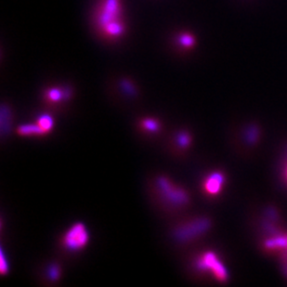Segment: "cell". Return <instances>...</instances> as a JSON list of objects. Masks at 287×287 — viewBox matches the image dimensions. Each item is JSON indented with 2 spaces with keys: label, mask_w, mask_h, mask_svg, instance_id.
Wrapping results in <instances>:
<instances>
[{
  "label": "cell",
  "mask_w": 287,
  "mask_h": 287,
  "mask_svg": "<svg viewBox=\"0 0 287 287\" xmlns=\"http://www.w3.org/2000/svg\"><path fill=\"white\" fill-rule=\"evenodd\" d=\"M194 265L200 271H211L218 281L224 282L229 278L223 264L212 251H207L198 256L194 261Z\"/></svg>",
  "instance_id": "obj_5"
},
{
  "label": "cell",
  "mask_w": 287,
  "mask_h": 287,
  "mask_svg": "<svg viewBox=\"0 0 287 287\" xmlns=\"http://www.w3.org/2000/svg\"><path fill=\"white\" fill-rule=\"evenodd\" d=\"M13 115L11 107L6 103H3L1 106L0 113V124H1V135L2 137L8 136L13 127Z\"/></svg>",
  "instance_id": "obj_8"
},
{
  "label": "cell",
  "mask_w": 287,
  "mask_h": 287,
  "mask_svg": "<svg viewBox=\"0 0 287 287\" xmlns=\"http://www.w3.org/2000/svg\"><path fill=\"white\" fill-rule=\"evenodd\" d=\"M284 174H285V179H286V181H287V167H286V169H285V172H284Z\"/></svg>",
  "instance_id": "obj_17"
},
{
  "label": "cell",
  "mask_w": 287,
  "mask_h": 287,
  "mask_svg": "<svg viewBox=\"0 0 287 287\" xmlns=\"http://www.w3.org/2000/svg\"><path fill=\"white\" fill-rule=\"evenodd\" d=\"M225 183V176L221 172H213L203 181L202 189L208 196H216L222 191Z\"/></svg>",
  "instance_id": "obj_6"
},
{
  "label": "cell",
  "mask_w": 287,
  "mask_h": 287,
  "mask_svg": "<svg viewBox=\"0 0 287 287\" xmlns=\"http://www.w3.org/2000/svg\"><path fill=\"white\" fill-rule=\"evenodd\" d=\"M62 269L57 263H52L46 269V278L51 281H59L61 279Z\"/></svg>",
  "instance_id": "obj_14"
},
{
  "label": "cell",
  "mask_w": 287,
  "mask_h": 287,
  "mask_svg": "<svg viewBox=\"0 0 287 287\" xmlns=\"http://www.w3.org/2000/svg\"><path fill=\"white\" fill-rule=\"evenodd\" d=\"M139 126L141 131L146 132L148 134H156L161 130L162 125L157 118L145 117L140 120Z\"/></svg>",
  "instance_id": "obj_11"
},
{
  "label": "cell",
  "mask_w": 287,
  "mask_h": 287,
  "mask_svg": "<svg viewBox=\"0 0 287 287\" xmlns=\"http://www.w3.org/2000/svg\"><path fill=\"white\" fill-rule=\"evenodd\" d=\"M72 89L70 88H60V87H51L46 88L44 92L45 101L55 104L60 103L61 101H66L72 96Z\"/></svg>",
  "instance_id": "obj_7"
},
{
  "label": "cell",
  "mask_w": 287,
  "mask_h": 287,
  "mask_svg": "<svg viewBox=\"0 0 287 287\" xmlns=\"http://www.w3.org/2000/svg\"><path fill=\"white\" fill-rule=\"evenodd\" d=\"M175 44L181 50H191L195 45V38L191 33L181 32L176 36Z\"/></svg>",
  "instance_id": "obj_10"
},
{
  "label": "cell",
  "mask_w": 287,
  "mask_h": 287,
  "mask_svg": "<svg viewBox=\"0 0 287 287\" xmlns=\"http://www.w3.org/2000/svg\"><path fill=\"white\" fill-rule=\"evenodd\" d=\"M89 232L82 222L72 225L62 237V245L69 252H78L84 249L89 242Z\"/></svg>",
  "instance_id": "obj_4"
},
{
  "label": "cell",
  "mask_w": 287,
  "mask_h": 287,
  "mask_svg": "<svg viewBox=\"0 0 287 287\" xmlns=\"http://www.w3.org/2000/svg\"><path fill=\"white\" fill-rule=\"evenodd\" d=\"M92 22L100 38L109 42L118 41L126 33L122 0H99Z\"/></svg>",
  "instance_id": "obj_1"
},
{
  "label": "cell",
  "mask_w": 287,
  "mask_h": 287,
  "mask_svg": "<svg viewBox=\"0 0 287 287\" xmlns=\"http://www.w3.org/2000/svg\"><path fill=\"white\" fill-rule=\"evenodd\" d=\"M36 123L48 134L53 129L54 119L49 113H42L37 118Z\"/></svg>",
  "instance_id": "obj_12"
},
{
  "label": "cell",
  "mask_w": 287,
  "mask_h": 287,
  "mask_svg": "<svg viewBox=\"0 0 287 287\" xmlns=\"http://www.w3.org/2000/svg\"><path fill=\"white\" fill-rule=\"evenodd\" d=\"M17 133L24 137H42L47 134L37 123L20 125L17 128Z\"/></svg>",
  "instance_id": "obj_9"
},
{
  "label": "cell",
  "mask_w": 287,
  "mask_h": 287,
  "mask_svg": "<svg viewBox=\"0 0 287 287\" xmlns=\"http://www.w3.org/2000/svg\"><path fill=\"white\" fill-rule=\"evenodd\" d=\"M176 146L181 150H185L192 144V136L186 131L179 132L175 136Z\"/></svg>",
  "instance_id": "obj_13"
},
{
  "label": "cell",
  "mask_w": 287,
  "mask_h": 287,
  "mask_svg": "<svg viewBox=\"0 0 287 287\" xmlns=\"http://www.w3.org/2000/svg\"><path fill=\"white\" fill-rule=\"evenodd\" d=\"M211 227V221L207 218H196L181 222L176 226L172 231L176 242L180 243H190L204 235Z\"/></svg>",
  "instance_id": "obj_3"
},
{
  "label": "cell",
  "mask_w": 287,
  "mask_h": 287,
  "mask_svg": "<svg viewBox=\"0 0 287 287\" xmlns=\"http://www.w3.org/2000/svg\"><path fill=\"white\" fill-rule=\"evenodd\" d=\"M0 271L1 274L7 275L10 271V265L8 262V258H7L4 251L1 249V258H0Z\"/></svg>",
  "instance_id": "obj_16"
},
{
  "label": "cell",
  "mask_w": 287,
  "mask_h": 287,
  "mask_svg": "<svg viewBox=\"0 0 287 287\" xmlns=\"http://www.w3.org/2000/svg\"><path fill=\"white\" fill-rule=\"evenodd\" d=\"M153 190L159 203L170 210L184 208L190 203L187 191L167 176H157L153 182Z\"/></svg>",
  "instance_id": "obj_2"
},
{
  "label": "cell",
  "mask_w": 287,
  "mask_h": 287,
  "mask_svg": "<svg viewBox=\"0 0 287 287\" xmlns=\"http://www.w3.org/2000/svg\"><path fill=\"white\" fill-rule=\"evenodd\" d=\"M120 86L122 87V89L124 90V92L127 94V95H129L130 97H134L137 94L136 88H135L134 84L130 80H127V79L126 80H122Z\"/></svg>",
  "instance_id": "obj_15"
}]
</instances>
